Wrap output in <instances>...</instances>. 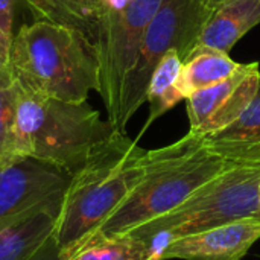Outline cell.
<instances>
[{"mask_svg": "<svg viewBox=\"0 0 260 260\" xmlns=\"http://www.w3.org/2000/svg\"><path fill=\"white\" fill-rule=\"evenodd\" d=\"M146 149L114 131L75 172L56 216L55 239L61 259L90 239L123 204L143 177Z\"/></svg>", "mask_w": 260, "mask_h": 260, "instance_id": "6da1fadb", "label": "cell"}, {"mask_svg": "<svg viewBox=\"0 0 260 260\" xmlns=\"http://www.w3.org/2000/svg\"><path fill=\"white\" fill-rule=\"evenodd\" d=\"M11 72L27 93L66 102H87L99 88L93 41L81 30L49 20L24 24L9 50Z\"/></svg>", "mask_w": 260, "mask_h": 260, "instance_id": "7a4b0ae2", "label": "cell"}, {"mask_svg": "<svg viewBox=\"0 0 260 260\" xmlns=\"http://www.w3.org/2000/svg\"><path fill=\"white\" fill-rule=\"evenodd\" d=\"M229 166L206 146L203 136L190 131L168 146L146 151L143 177L98 233L122 236L169 213Z\"/></svg>", "mask_w": 260, "mask_h": 260, "instance_id": "3957f363", "label": "cell"}, {"mask_svg": "<svg viewBox=\"0 0 260 260\" xmlns=\"http://www.w3.org/2000/svg\"><path fill=\"white\" fill-rule=\"evenodd\" d=\"M18 85V84H17ZM116 129L87 102L73 104L32 94L18 87L15 154L73 175L91 151Z\"/></svg>", "mask_w": 260, "mask_h": 260, "instance_id": "277c9868", "label": "cell"}, {"mask_svg": "<svg viewBox=\"0 0 260 260\" xmlns=\"http://www.w3.org/2000/svg\"><path fill=\"white\" fill-rule=\"evenodd\" d=\"M260 165H232L169 213L126 233L152 247L248 218H260Z\"/></svg>", "mask_w": 260, "mask_h": 260, "instance_id": "5b68a950", "label": "cell"}, {"mask_svg": "<svg viewBox=\"0 0 260 260\" xmlns=\"http://www.w3.org/2000/svg\"><path fill=\"white\" fill-rule=\"evenodd\" d=\"M212 12L201 0L163 2L146 29L139 58L126 79L116 131L125 133L131 117L146 102L149 79L161 58L169 50H177L184 62L197 49Z\"/></svg>", "mask_w": 260, "mask_h": 260, "instance_id": "8992f818", "label": "cell"}, {"mask_svg": "<svg viewBox=\"0 0 260 260\" xmlns=\"http://www.w3.org/2000/svg\"><path fill=\"white\" fill-rule=\"evenodd\" d=\"M165 0H129L122 6H105L96 23L94 55L99 88L108 122L116 129L123 90L140 53L146 29Z\"/></svg>", "mask_w": 260, "mask_h": 260, "instance_id": "52a82bcc", "label": "cell"}, {"mask_svg": "<svg viewBox=\"0 0 260 260\" xmlns=\"http://www.w3.org/2000/svg\"><path fill=\"white\" fill-rule=\"evenodd\" d=\"M70 175L43 161L20 157L0 166V233L43 212L59 213Z\"/></svg>", "mask_w": 260, "mask_h": 260, "instance_id": "ba28073f", "label": "cell"}, {"mask_svg": "<svg viewBox=\"0 0 260 260\" xmlns=\"http://www.w3.org/2000/svg\"><path fill=\"white\" fill-rule=\"evenodd\" d=\"M260 88L259 62L241 64L227 79L186 98L190 133L210 136L230 126L250 107Z\"/></svg>", "mask_w": 260, "mask_h": 260, "instance_id": "9c48e42d", "label": "cell"}, {"mask_svg": "<svg viewBox=\"0 0 260 260\" xmlns=\"http://www.w3.org/2000/svg\"><path fill=\"white\" fill-rule=\"evenodd\" d=\"M260 241V218H248L166 242L154 260H242Z\"/></svg>", "mask_w": 260, "mask_h": 260, "instance_id": "30bf717a", "label": "cell"}, {"mask_svg": "<svg viewBox=\"0 0 260 260\" xmlns=\"http://www.w3.org/2000/svg\"><path fill=\"white\" fill-rule=\"evenodd\" d=\"M206 146L230 165H260V88L230 126L206 136Z\"/></svg>", "mask_w": 260, "mask_h": 260, "instance_id": "8fae6325", "label": "cell"}, {"mask_svg": "<svg viewBox=\"0 0 260 260\" xmlns=\"http://www.w3.org/2000/svg\"><path fill=\"white\" fill-rule=\"evenodd\" d=\"M260 24V0H229L213 9L197 47H209L229 53L253 27Z\"/></svg>", "mask_w": 260, "mask_h": 260, "instance_id": "7c38bea8", "label": "cell"}, {"mask_svg": "<svg viewBox=\"0 0 260 260\" xmlns=\"http://www.w3.org/2000/svg\"><path fill=\"white\" fill-rule=\"evenodd\" d=\"M239 66L241 64L233 61L225 52L209 47H197L183 62L178 88L186 99L195 91L227 79L239 69Z\"/></svg>", "mask_w": 260, "mask_h": 260, "instance_id": "4fadbf2b", "label": "cell"}, {"mask_svg": "<svg viewBox=\"0 0 260 260\" xmlns=\"http://www.w3.org/2000/svg\"><path fill=\"white\" fill-rule=\"evenodd\" d=\"M56 212L34 213L0 233V260H27L55 232Z\"/></svg>", "mask_w": 260, "mask_h": 260, "instance_id": "5bb4252c", "label": "cell"}, {"mask_svg": "<svg viewBox=\"0 0 260 260\" xmlns=\"http://www.w3.org/2000/svg\"><path fill=\"white\" fill-rule=\"evenodd\" d=\"M183 69V59L177 50H169L155 67L146 90L149 114L142 134L165 113L184 99L178 88V79Z\"/></svg>", "mask_w": 260, "mask_h": 260, "instance_id": "9a60e30c", "label": "cell"}, {"mask_svg": "<svg viewBox=\"0 0 260 260\" xmlns=\"http://www.w3.org/2000/svg\"><path fill=\"white\" fill-rule=\"evenodd\" d=\"M62 260H154L152 247L128 235H94Z\"/></svg>", "mask_w": 260, "mask_h": 260, "instance_id": "2e32d148", "label": "cell"}, {"mask_svg": "<svg viewBox=\"0 0 260 260\" xmlns=\"http://www.w3.org/2000/svg\"><path fill=\"white\" fill-rule=\"evenodd\" d=\"M17 102L18 85L15 79H0V165L20 158L15 154Z\"/></svg>", "mask_w": 260, "mask_h": 260, "instance_id": "e0dca14e", "label": "cell"}, {"mask_svg": "<svg viewBox=\"0 0 260 260\" xmlns=\"http://www.w3.org/2000/svg\"><path fill=\"white\" fill-rule=\"evenodd\" d=\"M27 8L37 15V20H49L58 24H66L81 30L91 41L94 40L93 30L69 8L66 0H23Z\"/></svg>", "mask_w": 260, "mask_h": 260, "instance_id": "ac0fdd59", "label": "cell"}, {"mask_svg": "<svg viewBox=\"0 0 260 260\" xmlns=\"http://www.w3.org/2000/svg\"><path fill=\"white\" fill-rule=\"evenodd\" d=\"M18 0H0V47L9 53L14 40V14Z\"/></svg>", "mask_w": 260, "mask_h": 260, "instance_id": "d6986e66", "label": "cell"}, {"mask_svg": "<svg viewBox=\"0 0 260 260\" xmlns=\"http://www.w3.org/2000/svg\"><path fill=\"white\" fill-rule=\"evenodd\" d=\"M69 8L96 34V23L102 14V0H66ZM94 41V40H93Z\"/></svg>", "mask_w": 260, "mask_h": 260, "instance_id": "ffe728a7", "label": "cell"}, {"mask_svg": "<svg viewBox=\"0 0 260 260\" xmlns=\"http://www.w3.org/2000/svg\"><path fill=\"white\" fill-rule=\"evenodd\" d=\"M27 260H62L55 235L52 233L50 238L37 250V253L32 254V257H29Z\"/></svg>", "mask_w": 260, "mask_h": 260, "instance_id": "44dd1931", "label": "cell"}, {"mask_svg": "<svg viewBox=\"0 0 260 260\" xmlns=\"http://www.w3.org/2000/svg\"><path fill=\"white\" fill-rule=\"evenodd\" d=\"M6 78H14V76H12V72H11L9 53L5 52L0 47V79H6Z\"/></svg>", "mask_w": 260, "mask_h": 260, "instance_id": "7402d4cb", "label": "cell"}, {"mask_svg": "<svg viewBox=\"0 0 260 260\" xmlns=\"http://www.w3.org/2000/svg\"><path fill=\"white\" fill-rule=\"evenodd\" d=\"M207 8H210V9H216L218 6H221L222 3H225V2H229V0H201Z\"/></svg>", "mask_w": 260, "mask_h": 260, "instance_id": "603a6c76", "label": "cell"}, {"mask_svg": "<svg viewBox=\"0 0 260 260\" xmlns=\"http://www.w3.org/2000/svg\"><path fill=\"white\" fill-rule=\"evenodd\" d=\"M259 203H260V184H259Z\"/></svg>", "mask_w": 260, "mask_h": 260, "instance_id": "cb8c5ba5", "label": "cell"}, {"mask_svg": "<svg viewBox=\"0 0 260 260\" xmlns=\"http://www.w3.org/2000/svg\"><path fill=\"white\" fill-rule=\"evenodd\" d=\"M0 166H2V165H0Z\"/></svg>", "mask_w": 260, "mask_h": 260, "instance_id": "d4e9b609", "label": "cell"}]
</instances>
